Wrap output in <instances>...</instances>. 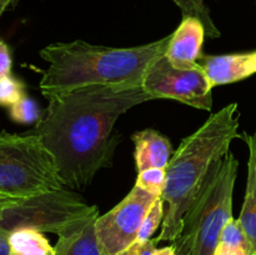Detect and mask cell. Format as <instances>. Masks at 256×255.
Wrapping results in <instances>:
<instances>
[{
  "instance_id": "5b68a950",
  "label": "cell",
  "mask_w": 256,
  "mask_h": 255,
  "mask_svg": "<svg viewBox=\"0 0 256 255\" xmlns=\"http://www.w3.org/2000/svg\"><path fill=\"white\" fill-rule=\"evenodd\" d=\"M52 155L32 132H0V195L25 199L62 189Z\"/></svg>"
},
{
  "instance_id": "30bf717a",
  "label": "cell",
  "mask_w": 256,
  "mask_h": 255,
  "mask_svg": "<svg viewBox=\"0 0 256 255\" xmlns=\"http://www.w3.org/2000/svg\"><path fill=\"white\" fill-rule=\"evenodd\" d=\"M206 35L205 28L196 18H182V22L172 34L166 50V59L179 69H192L198 66L202 56V42Z\"/></svg>"
},
{
  "instance_id": "9c48e42d",
  "label": "cell",
  "mask_w": 256,
  "mask_h": 255,
  "mask_svg": "<svg viewBox=\"0 0 256 255\" xmlns=\"http://www.w3.org/2000/svg\"><path fill=\"white\" fill-rule=\"evenodd\" d=\"M198 64L212 88L232 84L256 74V50L225 55H202Z\"/></svg>"
},
{
  "instance_id": "8fae6325",
  "label": "cell",
  "mask_w": 256,
  "mask_h": 255,
  "mask_svg": "<svg viewBox=\"0 0 256 255\" xmlns=\"http://www.w3.org/2000/svg\"><path fill=\"white\" fill-rule=\"evenodd\" d=\"M99 210L70 222L58 234L55 255H105L98 240L95 222Z\"/></svg>"
},
{
  "instance_id": "44dd1931",
  "label": "cell",
  "mask_w": 256,
  "mask_h": 255,
  "mask_svg": "<svg viewBox=\"0 0 256 255\" xmlns=\"http://www.w3.org/2000/svg\"><path fill=\"white\" fill-rule=\"evenodd\" d=\"M158 245L156 238L154 239H149L146 242H140V240H135L132 244L125 248L122 252H120L118 255H152L155 252Z\"/></svg>"
},
{
  "instance_id": "83f0119b",
  "label": "cell",
  "mask_w": 256,
  "mask_h": 255,
  "mask_svg": "<svg viewBox=\"0 0 256 255\" xmlns=\"http://www.w3.org/2000/svg\"><path fill=\"white\" fill-rule=\"evenodd\" d=\"M12 5V0H0V18H2V12L8 9V6Z\"/></svg>"
},
{
  "instance_id": "484cf974",
  "label": "cell",
  "mask_w": 256,
  "mask_h": 255,
  "mask_svg": "<svg viewBox=\"0 0 256 255\" xmlns=\"http://www.w3.org/2000/svg\"><path fill=\"white\" fill-rule=\"evenodd\" d=\"M152 255H178L176 252V245L172 242L169 246L164 248H156L155 252H152Z\"/></svg>"
},
{
  "instance_id": "6da1fadb",
  "label": "cell",
  "mask_w": 256,
  "mask_h": 255,
  "mask_svg": "<svg viewBox=\"0 0 256 255\" xmlns=\"http://www.w3.org/2000/svg\"><path fill=\"white\" fill-rule=\"evenodd\" d=\"M32 134L52 155L64 188L84 190L99 170L112 166L120 135L114 125L136 105L154 100L142 86L92 85L46 98Z\"/></svg>"
},
{
  "instance_id": "ba28073f",
  "label": "cell",
  "mask_w": 256,
  "mask_h": 255,
  "mask_svg": "<svg viewBox=\"0 0 256 255\" xmlns=\"http://www.w3.org/2000/svg\"><path fill=\"white\" fill-rule=\"evenodd\" d=\"M158 198L135 185L116 206L98 216L95 232L105 255H118L138 239L142 222Z\"/></svg>"
},
{
  "instance_id": "3957f363",
  "label": "cell",
  "mask_w": 256,
  "mask_h": 255,
  "mask_svg": "<svg viewBox=\"0 0 256 255\" xmlns=\"http://www.w3.org/2000/svg\"><path fill=\"white\" fill-rule=\"evenodd\" d=\"M239 110L236 102L212 114L196 132L180 142L165 172L166 180L162 199L168 204L158 242H175L184 230V216L202 188L210 168L230 152L239 134Z\"/></svg>"
},
{
  "instance_id": "277c9868",
  "label": "cell",
  "mask_w": 256,
  "mask_h": 255,
  "mask_svg": "<svg viewBox=\"0 0 256 255\" xmlns=\"http://www.w3.org/2000/svg\"><path fill=\"white\" fill-rule=\"evenodd\" d=\"M239 162L232 152L216 160L184 216L180 236L189 255H214L222 228L232 218V192Z\"/></svg>"
},
{
  "instance_id": "cb8c5ba5",
  "label": "cell",
  "mask_w": 256,
  "mask_h": 255,
  "mask_svg": "<svg viewBox=\"0 0 256 255\" xmlns=\"http://www.w3.org/2000/svg\"><path fill=\"white\" fill-rule=\"evenodd\" d=\"M9 232L0 230V255H10Z\"/></svg>"
},
{
  "instance_id": "9a60e30c",
  "label": "cell",
  "mask_w": 256,
  "mask_h": 255,
  "mask_svg": "<svg viewBox=\"0 0 256 255\" xmlns=\"http://www.w3.org/2000/svg\"><path fill=\"white\" fill-rule=\"evenodd\" d=\"M182 10V18H196L202 22L206 36L216 39L220 36V32L214 24L210 15V10L205 5V0H172Z\"/></svg>"
},
{
  "instance_id": "f1b7e54d",
  "label": "cell",
  "mask_w": 256,
  "mask_h": 255,
  "mask_svg": "<svg viewBox=\"0 0 256 255\" xmlns=\"http://www.w3.org/2000/svg\"><path fill=\"white\" fill-rule=\"evenodd\" d=\"M18 2H19V0H12V6H15V5H16Z\"/></svg>"
},
{
  "instance_id": "7a4b0ae2",
  "label": "cell",
  "mask_w": 256,
  "mask_h": 255,
  "mask_svg": "<svg viewBox=\"0 0 256 255\" xmlns=\"http://www.w3.org/2000/svg\"><path fill=\"white\" fill-rule=\"evenodd\" d=\"M165 36L134 48H109L82 40L54 42L40 50L48 62L39 88L45 98L92 85L142 86L146 69L166 54L170 42Z\"/></svg>"
},
{
  "instance_id": "7c38bea8",
  "label": "cell",
  "mask_w": 256,
  "mask_h": 255,
  "mask_svg": "<svg viewBox=\"0 0 256 255\" xmlns=\"http://www.w3.org/2000/svg\"><path fill=\"white\" fill-rule=\"evenodd\" d=\"M132 140L138 172L150 168L166 169L172 156V142L166 136L154 129H145L135 132Z\"/></svg>"
},
{
  "instance_id": "603a6c76",
  "label": "cell",
  "mask_w": 256,
  "mask_h": 255,
  "mask_svg": "<svg viewBox=\"0 0 256 255\" xmlns=\"http://www.w3.org/2000/svg\"><path fill=\"white\" fill-rule=\"evenodd\" d=\"M214 255H250V252L242 246H232L219 242Z\"/></svg>"
},
{
  "instance_id": "52a82bcc",
  "label": "cell",
  "mask_w": 256,
  "mask_h": 255,
  "mask_svg": "<svg viewBox=\"0 0 256 255\" xmlns=\"http://www.w3.org/2000/svg\"><path fill=\"white\" fill-rule=\"evenodd\" d=\"M142 89L152 99H172L206 112L212 108V88L202 68L179 69L170 64L165 55L146 69Z\"/></svg>"
},
{
  "instance_id": "4316f807",
  "label": "cell",
  "mask_w": 256,
  "mask_h": 255,
  "mask_svg": "<svg viewBox=\"0 0 256 255\" xmlns=\"http://www.w3.org/2000/svg\"><path fill=\"white\" fill-rule=\"evenodd\" d=\"M16 202L15 199H10V198H5V196H2V195H0V209L9 206V205H12V202Z\"/></svg>"
},
{
  "instance_id": "ac0fdd59",
  "label": "cell",
  "mask_w": 256,
  "mask_h": 255,
  "mask_svg": "<svg viewBox=\"0 0 256 255\" xmlns=\"http://www.w3.org/2000/svg\"><path fill=\"white\" fill-rule=\"evenodd\" d=\"M164 204L165 202H162V199L160 196L155 200L154 204L152 205L150 210L148 212L144 222H142L136 240L146 242V240L152 239L154 232H156L159 225L162 224V222L164 220Z\"/></svg>"
},
{
  "instance_id": "d6986e66",
  "label": "cell",
  "mask_w": 256,
  "mask_h": 255,
  "mask_svg": "<svg viewBox=\"0 0 256 255\" xmlns=\"http://www.w3.org/2000/svg\"><path fill=\"white\" fill-rule=\"evenodd\" d=\"M24 96L25 84L22 80L12 75L0 79V106L10 108Z\"/></svg>"
},
{
  "instance_id": "d4e9b609",
  "label": "cell",
  "mask_w": 256,
  "mask_h": 255,
  "mask_svg": "<svg viewBox=\"0 0 256 255\" xmlns=\"http://www.w3.org/2000/svg\"><path fill=\"white\" fill-rule=\"evenodd\" d=\"M174 242L176 245V252L178 255H189V248H188L186 240L182 236H180L179 239H176Z\"/></svg>"
},
{
  "instance_id": "5bb4252c",
  "label": "cell",
  "mask_w": 256,
  "mask_h": 255,
  "mask_svg": "<svg viewBox=\"0 0 256 255\" xmlns=\"http://www.w3.org/2000/svg\"><path fill=\"white\" fill-rule=\"evenodd\" d=\"M10 255H55V248L42 232L34 229H19L9 235Z\"/></svg>"
},
{
  "instance_id": "ffe728a7",
  "label": "cell",
  "mask_w": 256,
  "mask_h": 255,
  "mask_svg": "<svg viewBox=\"0 0 256 255\" xmlns=\"http://www.w3.org/2000/svg\"><path fill=\"white\" fill-rule=\"evenodd\" d=\"M219 242L232 245V246H242L250 252V255H252V246H250V242L248 240L246 234H245L242 224H240L239 219L232 218L225 224V226L222 230V234H220Z\"/></svg>"
},
{
  "instance_id": "4fadbf2b",
  "label": "cell",
  "mask_w": 256,
  "mask_h": 255,
  "mask_svg": "<svg viewBox=\"0 0 256 255\" xmlns=\"http://www.w3.org/2000/svg\"><path fill=\"white\" fill-rule=\"evenodd\" d=\"M242 139L249 148V160L246 192L239 222L252 246V255H256V132L252 135L242 132Z\"/></svg>"
},
{
  "instance_id": "8992f818",
  "label": "cell",
  "mask_w": 256,
  "mask_h": 255,
  "mask_svg": "<svg viewBox=\"0 0 256 255\" xmlns=\"http://www.w3.org/2000/svg\"><path fill=\"white\" fill-rule=\"evenodd\" d=\"M96 209L95 205L86 204L79 194L62 188L19 199L0 209V230L10 234L19 229H34L58 235L70 222Z\"/></svg>"
},
{
  "instance_id": "2e32d148",
  "label": "cell",
  "mask_w": 256,
  "mask_h": 255,
  "mask_svg": "<svg viewBox=\"0 0 256 255\" xmlns=\"http://www.w3.org/2000/svg\"><path fill=\"white\" fill-rule=\"evenodd\" d=\"M9 116L19 124H32L39 122L42 114L36 102L32 98L24 96L9 108Z\"/></svg>"
},
{
  "instance_id": "7402d4cb",
  "label": "cell",
  "mask_w": 256,
  "mask_h": 255,
  "mask_svg": "<svg viewBox=\"0 0 256 255\" xmlns=\"http://www.w3.org/2000/svg\"><path fill=\"white\" fill-rule=\"evenodd\" d=\"M12 58L6 42L0 38V79L12 75Z\"/></svg>"
},
{
  "instance_id": "e0dca14e",
  "label": "cell",
  "mask_w": 256,
  "mask_h": 255,
  "mask_svg": "<svg viewBox=\"0 0 256 255\" xmlns=\"http://www.w3.org/2000/svg\"><path fill=\"white\" fill-rule=\"evenodd\" d=\"M165 180H166L165 169H162V168H150V169L138 172L135 185L146 190V192H152V194L162 196V190H164L165 186Z\"/></svg>"
}]
</instances>
